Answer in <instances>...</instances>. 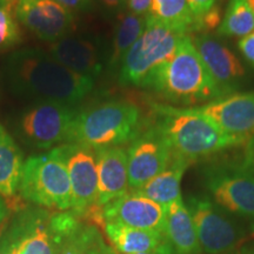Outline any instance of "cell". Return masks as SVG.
Masks as SVG:
<instances>
[{
  "instance_id": "obj_8",
  "label": "cell",
  "mask_w": 254,
  "mask_h": 254,
  "mask_svg": "<svg viewBox=\"0 0 254 254\" xmlns=\"http://www.w3.org/2000/svg\"><path fill=\"white\" fill-rule=\"evenodd\" d=\"M187 208L202 254L233 253L247 236V232L209 198L190 196Z\"/></svg>"
},
{
  "instance_id": "obj_34",
  "label": "cell",
  "mask_w": 254,
  "mask_h": 254,
  "mask_svg": "<svg viewBox=\"0 0 254 254\" xmlns=\"http://www.w3.org/2000/svg\"><path fill=\"white\" fill-rule=\"evenodd\" d=\"M57 1L71 9L73 13L79 11H86L92 5V0H57Z\"/></svg>"
},
{
  "instance_id": "obj_35",
  "label": "cell",
  "mask_w": 254,
  "mask_h": 254,
  "mask_svg": "<svg viewBox=\"0 0 254 254\" xmlns=\"http://www.w3.org/2000/svg\"><path fill=\"white\" fill-rule=\"evenodd\" d=\"M9 213H11V206L4 196L0 195V228L7 222Z\"/></svg>"
},
{
  "instance_id": "obj_2",
  "label": "cell",
  "mask_w": 254,
  "mask_h": 254,
  "mask_svg": "<svg viewBox=\"0 0 254 254\" xmlns=\"http://www.w3.org/2000/svg\"><path fill=\"white\" fill-rule=\"evenodd\" d=\"M142 87L183 105L224 98L190 36L183 38L174 55L152 73Z\"/></svg>"
},
{
  "instance_id": "obj_27",
  "label": "cell",
  "mask_w": 254,
  "mask_h": 254,
  "mask_svg": "<svg viewBox=\"0 0 254 254\" xmlns=\"http://www.w3.org/2000/svg\"><path fill=\"white\" fill-rule=\"evenodd\" d=\"M254 32V12L246 0H231L222 18L218 34L245 38Z\"/></svg>"
},
{
  "instance_id": "obj_24",
  "label": "cell",
  "mask_w": 254,
  "mask_h": 254,
  "mask_svg": "<svg viewBox=\"0 0 254 254\" xmlns=\"http://www.w3.org/2000/svg\"><path fill=\"white\" fill-rule=\"evenodd\" d=\"M146 27V17L133 13L131 11L120 13L113 32L112 50L110 53L109 67H120L124 57L139 39Z\"/></svg>"
},
{
  "instance_id": "obj_3",
  "label": "cell",
  "mask_w": 254,
  "mask_h": 254,
  "mask_svg": "<svg viewBox=\"0 0 254 254\" xmlns=\"http://www.w3.org/2000/svg\"><path fill=\"white\" fill-rule=\"evenodd\" d=\"M154 111L159 114V124L155 127L170 144L173 154L190 163L240 145L209 117L193 107L176 109L154 105Z\"/></svg>"
},
{
  "instance_id": "obj_32",
  "label": "cell",
  "mask_w": 254,
  "mask_h": 254,
  "mask_svg": "<svg viewBox=\"0 0 254 254\" xmlns=\"http://www.w3.org/2000/svg\"><path fill=\"white\" fill-rule=\"evenodd\" d=\"M152 0H126V6L128 11L139 15H147L151 8Z\"/></svg>"
},
{
  "instance_id": "obj_39",
  "label": "cell",
  "mask_w": 254,
  "mask_h": 254,
  "mask_svg": "<svg viewBox=\"0 0 254 254\" xmlns=\"http://www.w3.org/2000/svg\"><path fill=\"white\" fill-rule=\"evenodd\" d=\"M230 254H254V247H249V249H241L239 251H234L233 253Z\"/></svg>"
},
{
  "instance_id": "obj_4",
  "label": "cell",
  "mask_w": 254,
  "mask_h": 254,
  "mask_svg": "<svg viewBox=\"0 0 254 254\" xmlns=\"http://www.w3.org/2000/svg\"><path fill=\"white\" fill-rule=\"evenodd\" d=\"M141 112L125 100H110L79 111L67 142L98 148L122 146L140 134Z\"/></svg>"
},
{
  "instance_id": "obj_25",
  "label": "cell",
  "mask_w": 254,
  "mask_h": 254,
  "mask_svg": "<svg viewBox=\"0 0 254 254\" xmlns=\"http://www.w3.org/2000/svg\"><path fill=\"white\" fill-rule=\"evenodd\" d=\"M38 206L17 209L14 217L6 225L0 240V254H21L36 222Z\"/></svg>"
},
{
  "instance_id": "obj_36",
  "label": "cell",
  "mask_w": 254,
  "mask_h": 254,
  "mask_svg": "<svg viewBox=\"0 0 254 254\" xmlns=\"http://www.w3.org/2000/svg\"><path fill=\"white\" fill-rule=\"evenodd\" d=\"M19 1L20 0H0V7L6 9L9 13L14 15L15 8H17Z\"/></svg>"
},
{
  "instance_id": "obj_17",
  "label": "cell",
  "mask_w": 254,
  "mask_h": 254,
  "mask_svg": "<svg viewBox=\"0 0 254 254\" xmlns=\"http://www.w3.org/2000/svg\"><path fill=\"white\" fill-rule=\"evenodd\" d=\"M98 168V200L104 207L109 202L129 192L127 150L112 146L95 150Z\"/></svg>"
},
{
  "instance_id": "obj_37",
  "label": "cell",
  "mask_w": 254,
  "mask_h": 254,
  "mask_svg": "<svg viewBox=\"0 0 254 254\" xmlns=\"http://www.w3.org/2000/svg\"><path fill=\"white\" fill-rule=\"evenodd\" d=\"M240 166L243 167L244 170L254 173V155H245L244 161L240 164Z\"/></svg>"
},
{
  "instance_id": "obj_9",
  "label": "cell",
  "mask_w": 254,
  "mask_h": 254,
  "mask_svg": "<svg viewBox=\"0 0 254 254\" xmlns=\"http://www.w3.org/2000/svg\"><path fill=\"white\" fill-rule=\"evenodd\" d=\"M206 187L213 201L226 212L254 220V173L240 166L209 167Z\"/></svg>"
},
{
  "instance_id": "obj_38",
  "label": "cell",
  "mask_w": 254,
  "mask_h": 254,
  "mask_svg": "<svg viewBox=\"0 0 254 254\" xmlns=\"http://www.w3.org/2000/svg\"><path fill=\"white\" fill-rule=\"evenodd\" d=\"M245 155H254V135L246 142Z\"/></svg>"
},
{
  "instance_id": "obj_23",
  "label": "cell",
  "mask_w": 254,
  "mask_h": 254,
  "mask_svg": "<svg viewBox=\"0 0 254 254\" xmlns=\"http://www.w3.org/2000/svg\"><path fill=\"white\" fill-rule=\"evenodd\" d=\"M57 254H119L107 244L98 226L82 219L69 232Z\"/></svg>"
},
{
  "instance_id": "obj_1",
  "label": "cell",
  "mask_w": 254,
  "mask_h": 254,
  "mask_svg": "<svg viewBox=\"0 0 254 254\" xmlns=\"http://www.w3.org/2000/svg\"><path fill=\"white\" fill-rule=\"evenodd\" d=\"M2 73L15 94L33 101H52L78 106L93 91L95 79L80 75L36 47L7 56Z\"/></svg>"
},
{
  "instance_id": "obj_26",
  "label": "cell",
  "mask_w": 254,
  "mask_h": 254,
  "mask_svg": "<svg viewBox=\"0 0 254 254\" xmlns=\"http://www.w3.org/2000/svg\"><path fill=\"white\" fill-rule=\"evenodd\" d=\"M147 15L180 33L195 32L196 21L187 0H152Z\"/></svg>"
},
{
  "instance_id": "obj_21",
  "label": "cell",
  "mask_w": 254,
  "mask_h": 254,
  "mask_svg": "<svg viewBox=\"0 0 254 254\" xmlns=\"http://www.w3.org/2000/svg\"><path fill=\"white\" fill-rule=\"evenodd\" d=\"M190 163L186 159L173 154L172 161L166 170L147 182L139 190H132L167 207L182 198L180 184L186 168Z\"/></svg>"
},
{
  "instance_id": "obj_13",
  "label": "cell",
  "mask_w": 254,
  "mask_h": 254,
  "mask_svg": "<svg viewBox=\"0 0 254 254\" xmlns=\"http://www.w3.org/2000/svg\"><path fill=\"white\" fill-rule=\"evenodd\" d=\"M193 109L209 117L240 145L254 135V92L232 94Z\"/></svg>"
},
{
  "instance_id": "obj_16",
  "label": "cell",
  "mask_w": 254,
  "mask_h": 254,
  "mask_svg": "<svg viewBox=\"0 0 254 254\" xmlns=\"http://www.w3.org/2000/svg\"><path fill=\"white\" fill-rule=\"evenodd\" d=\"M80 219L72 211L59 212L39 207L33 230L21 254H57Z\"/></svg>"
},
{
  "instance_id": "obj_22",
  "label": "cell",
  "mask_w": 254,
  "mask_h": 254,
  "mask_svg": "<svg viewBox=\"0 0 254 254\" xmlns=\"http://www.w3.org/2000/svg\"><path fill=\"white\" fill-rule=\"evenodd\" d=\"M24 161L23 151L0 123V195L5 199L18 192Z\"/></svg>"
},
{
  "instance_id": "obj_14",
  "label": "cell",
  "mask_w": 254,
  "mask_h": 254,
  "mask_svg": "<svg viewBox=\"0 0 254 254\" xmlns=\"http://www.w3.org/2000/svg\"><path fill=\"white\" fill-rule=\"evenodd\" d=\"M104 219L105 224L165 233L166 207L129 190L104 206Z\"/></svg>"
},
{
  "instance_id": "obj_11",
  "label": "cell",
  "mask_w": 254,
  "mask_h": 254,
  "mask_svg": "<svg viewBox=\"0 0 254 254\" xmlns=\"http://www.w3.org/2000/svg\"><path fill=\"white\" fill-rule=\"evenodd\" d=\"M172 158V148L157 127L140 133L127 148L129 190H139L166 170Z\"/></svg>"
},
{
  "instance_id": "obj_40",
  "label": "cell",
  "mask_w": 254,
  "mask_h": 254,
  "mask_svg": "<svg viewBox=\"0 0 254 254\" xmlns=\"http://www.w3.org/2000/svg\"><path fill=\"white\" fill-rule=\"evenodd\" d=\"M135 254H174L173 252H146V253H135Z\"/></svg>"
},
{
  "instance_id": "obj_28",
  "label": "cell",
  "mask_w": 254,
  "mask_h": 254,
  "mask_svg": "<svg viewBox=\"0 0 254 254\" xmlns=\"http://www.w3.org/2000/svg\"><path fill=\"white\" fill-rule=\"evenodd\" d=\"M21 41V32L17 19L6 9L0 7V51L18 45Z\"/></svg>"
},
{
  "instance_id": "obj_15",
  "label": "cell",
  "mask_w": 254,
  "mask_h": 254,
  "mask_svg": "<svg viewBox=\"0 0 254 254\" xmlns=\"http://www.w3.org/2000/svg\"><path fill=\"white\" fill-rule=\"evenodd\" d=\"M192 40L222 97L236 91L245 75V68L238 57L208 33H200Z\"/></svg>"
},
{
  "instance_id": "obj_20",
  "label": "cell",
  "mask_w": 254,
  "mask_h": 254,
  "mask_svg": "<svg viewBox=\"0 0 254 254\" xmlns=\"http://www.w3.org/2000/svg\"><path fill=\"white\" fill-rule=\"evenodd\" d=\"M165 234L174 254H202L192 217L183 199L166 207Z\"/></svg>"
},
{
  "instance_id": "obj_41",
  "label": "cell",
  "mask_w": 254,
  "mask_h": 254,
  "mask_svg": "<svg viewBox=\"0 0 254 254\" xmlns=\"http://www.w3.org/2000/svg\"><path fill=\"white\" fill-rule=\"evenodd\" d=\"M247 4H249V6L251 7V9L254 12V0H246Z\"/></svg>"
},
{
  "instance_id": "obj_19",
  "label": "cell",
  "mask_w": 254,
  "mask_h": 254,
  "mask_svg": "<svg viewBox=\"0 0 254 254\" xmlns=\"http://www.w3.org/2000/svg\"><path fill=\"white\" fill-rule=\"evenodd\" d=\"M105 232L113 249L119 254L173 252L166 234L160 232L138 230L117 224H105Z\"/></svg>"
},
{
  "instance_id": "obj_30",
  "label": "cell",
  "mask_w": 254,
  "mask_h": 254,
  "mask_svg": "<svg viewBox=\"0 0 254 254\" xmlns=\"http://www.w3.org/2000/svg\"><path fill=\"white\" fill-rule=\"evenodd\" d=\"M187 2H189L190 9L192 12L193 17L195 18L196 24H198L199 19L205 13H207L209 9L215 5V0H187Z\"/></svg>"
},
{
  "instance_id": "obj_12",
  "label": "cell",
  "mask_w": 254,
  "mask_h": 254,
  "mask_svg": "<svg viewBox=\"0 0 254 254\" xmlns=\"http://www.w3.org/2000/svg\"><path fill=\"white\" fill-rule=\"evenodd\" d=\"M14 17L47 43L68 36L74 25L73 12L57 0H20Z\"/></svg>"
},
{
  "instance_id": "obj_7",
  "label": "cell",
  "mask_w": 254,
  "mask_h": 254,
  "mask_svg": "<svg viewBox=\"0 0 254 254\" xmlns=\"http://www.w3.org/2000/svg\"><path fill=\"white\" fill-rule=\"evenodd\" d=\"M79 112L77 106L52 101H33L14 119L19 140L36 150H50L67 142L69 129Z\"/></svg>"
},
{
  "instance_id": "obj_31",
  "label": "cell",
  "mask_w": 254,
  "mask_h": 254,
  "mask_svg": "<svg viewBox=\"0 0 254 254\" xmlns=\"http://www.w3.org/2000/svg\"><path fill=\"white\" fill-rule=\"evenodd\" d=\"M238 46L247 62L254 66V32L245 38H241Z\"/></svg>"
},
{
  "instance_id": "obj_29",
  "label": "cell",
  "mask_w": 254,
  "mask_h": 254,
  "mask_svg": "<svg viewBox=\"0 0 254 254\" xmlns=\"http://www.w3.org/2000/svg\"><path fill=\"white\" fill-rule=\"evenodd\" d=\"M221 24V9L218 5H214L207 13H205L198 20L196 24V31L201 33H208L209 31H213L220 26Z\"/></svg>"
},
{
  "instance_id": "obj_6",
  "label": "cell",
  "mask_w": 254,
  "mask_h": 254,
  "mask_svg": "<svg viewBox=\"0 0 254 254\" xmlns=\"http://www.w3.org/2000/svg\"><path fill=\"white\" fill-rule=\"evenodd\" d=\"M185 36L189 34L180 33L146 15L144 32L120 64V84L142 87L152 73L174 55Z\"/></svg>"
},
{
  "instance_id": "obj_42",
  "label": "cell",
  "mask_w": 254,
  "mask_h": 254,
  "mask_svg": "<svg viewBox=\"0 0 254 254\" xmlns=\"http://www.w3.org/2000/svg\"><path fill=\"white\" fill-rule=\"evenodd\" d=\"M6 225H7V222H6V224L4 225V226H2L1 228H0V240H1V236H2V233H4V230H5Z\"/></svg>"
},
{
  "instance_id": "obj_33",
  "label": "cell",
  "mask_w": 254,
  "mask_h": 254,
  "mask_svg": "<svg viewBox=\"0 0 254 254\" xmlns=\"http://www.w3.org/2000/svg\"><path fill=\"white\" fill-rule=\"evenodd\" d=\"M92 2H95L101 9L110 13L119 12L126 5V0H92Z\"/></svg>"
},
{
  "instance_id": "obj_5",
  "label": "cell",
  "mask_w": 254,
  "mask_h": 254,
  "mask_svg": "<svg viewBox=\"0 0 254 254\" xmlns=\"http://www.w3.org/2000/svg\"><path fill=\"white\" fill-rule=\"evenodd\" d=\"M18 192L38 207L59 212L71 209V182L58 148L32 155L24 161Z\"/></svg>"
},
{
  "instance_id": "obj_10",
  "label": "cell",
  "mask_w": 254,
  "mask_h": 254,
  "mask_svg": "<svg viewBox=\"0 0 254 254\" xmlns=\"http://www.w3.org/2000/svg\"><path fill=\"white\" fill-rule=\"evenodd\" d=\"M67 167L72 189L69 211L82 218L88 209L98 205V168L95 150L77 142L57 146Z\"/></svg>"
},
{
  "instance_id": "obj_18",
  "label": "cell",
  "mask_w": 254,
  "mask_h": 254,
  "mask_svg": "<svg viewBox=\"0 0 254 254\" xmlns=\"http://www.w3.org/2000/svg\"><path fill=\"white\" fill-rule=\"evenodd\" d=\"M49 53L65 67L85 77L95 79L103 71L99 49L87 38L68 34L50 43Z\"/></svg>"
}]
</instances>
